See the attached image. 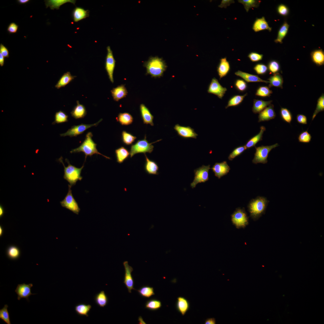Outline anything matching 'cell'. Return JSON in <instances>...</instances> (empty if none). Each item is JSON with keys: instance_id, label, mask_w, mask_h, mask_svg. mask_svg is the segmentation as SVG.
<instances>
[{"instance_id": "6da1fadb", "label": "cell", "mask_w": 324, "mask_h": 324, "mask_svg": "<svg viewBox=\"0 0 324 324\" xmlns=\"http://www.w3.org/2000/svg\"><path fill=\"white\" fill-rule=\"evenodd\" d=\"M93 136L91 132L87 133L85 139L81 145L78 148L72 149L70 151V153L83 152L85 156V161L88 156L91 157L94 154H100L107 159H110V157L103 155L98 151L96 147L97 144L92 139Z\"/></svg>"}, {"instance_id": "7a4b0ae2", "label": "cell", "mask_w": 324, "mask_h": 324, "mask_svg": "<svg viewBox=\"0 0 324 324\" xmlns=\"http://www.w3.org/2000/svg\"><path fill=\"white\" fill-rule=\"evenodd\" d=\"M58 160L61 163L64 167V175L63 178L69 183V185L72 187L76 184L78 181H81L82 178L81 174L82 170L84 167V164L80 168H79L71 164L69 160L66 158L65 161L68 165L65 166L63 160V158L61 156Z\"/></svg>"}, {"instance_id": "3957f363", "label": "cell", "mask_w": 324, "mask_h": 324, "mask_svg": "<svg viewBox=\"0 0 324 324\" xmlns=\"http://www.w3.org/2000/svg\"><path fill=\"white\" fill-rule=\"evenodd\" d=\"M147 73L152 77H160L166 70L167 66L165 62L158 57H151L144 63Z\"/></svg>"}, {"instance_id": "277c9868", "label": "cell", "mask_w": 324, "mask_h": 324, "mask_svg": "<svg viewBox=\"0 0 324 324\" xmlns=\"http://www.w3.org/2000/svg\"><path fill=\"white\" fill-rule=\"evenodd\" d=\"M269 201L263 196H258L252 199L248 206V210L251 218L258 219L264 213Z\"/></svg>"}, {"instance_id": "5b68a950", "label": "cell", "mask_w": 324, "mask_h": 324, "mask_svg": "<svg viewBox=\"0 0 324 324\" xmlns=\"http://www.w3.org/2000/svg\"><path fill=\"white\" fill-rule=\"evenodd\" d=\"M161 140L150 143L146 139L145 135L144 139L138 140L135 143L131 146L130 151V158H131L135 154L138 153H151L154 148L152 144Z\"/></svg>"}, {"instance_id": "8992f818", "label": "cell", "mask_w": 324, "mask_h": 324, "mask_svg": "<svg viewBox=\"0 0 324 324\" xmlns=\"http://www.w3.org/2000/svg\"><path fill=\"white\" fill-rule=\"evenodd\" d=\"M277 143L269 146H262L256 147L255 146L256 152L252 160V163L254 164L262 163L265 164L267 163V158L268 154L273 149L278 146Z\"/></svg>"}, {"instance_id": "52a82bcc", "label": "cell", "mask_w": 324, "mask_h": 324, "mask_svg": "<svg viewBox=\"0 0 324 324\" xmlns=\"http://www.w3.org/2000/svg\"><path fill=\"white\" fill-rule=\"evenodd\" d=\"M71 186L68 184V190L64 199L60 201L61 206L70 210L73 213L78 214L80 211L78 204L73 197L71 189Z\"/></svg>"}, {"instance_id": "ba28073f", "label": "cell", "mask_w": 324, "mask_h": 324, "mask_svg": "<svg viewBox=\"0 0 324 324\" xmlns=\"http://www.w3.org/2000/svg\"><path fill=\"white\" fill-rule=\"evenodd\" d=\"M210 169V165L208 166L203 165L194 170V179L190 184L192 188H195L198 183H204L208 180V172Z\"/></svg>"}, {"instance_id": "9c48e42d", "label": "cell", "mask_w": 324, "mask_h": 324, "mask_svg": "<svg viewBox=\"0 0 324 324\" xmlns=\"http://www.w3.org/2000/svg\"><path fill=\"white\" fill-rule=\"evenodd\" d=\"M102 120L100 119L96 123L92 124H81L77 125H74L69 129L66 132L60 134L61 136H69L70 137H76L83 133L88 128L93 126H97Z\"/></svg>"}, {"instance_id": "30bf717a", "label": "cell", "mask_w": 324, "mask_h": 324, "mask_svg": "<svg viewBox=\"0 0 324 324\" xmlns=\"http://www.w3.org/2000/svg\"><path fill=\"white\" fill-rule=\"evenodd\" d=\"M248 217L243 208H238L231 215L233 224L237 228L243 227L248 224Z\"/></svg>"}, {"instance_id": "8fae6325", "label": "cell", "mask_w": 324, "mask_h": 324, "mask_svg": "<svg viewBox=\"0 0 324 324\" xmlns=\"http://www.w3.org/2000/svg\"><path fill=\"white\" fill-rule=\"evenodd\" d=\"M106 49L107 53L106 58L105 68L110 81L113 83V74L115 67L116 61L110 46H107Z\"/></svg>"}, {"instance_id": "7c38bea8", "label": "cell", "mask_w": 324, "mask_h": 324, "mask_svg": "<svg viewBox=\"0 0 324 324\" xmlns=\"http://www.w3.org/2000/svg\"><path fill=\"white\" fill-rule=\"evenodd\" d=\"M227 90L225 87H223L218 80L215 78L212 79L208 87L207 92L209 93L213 94L219 98L222 99Z\"/></svg>"}, {"instance_id": "4fadbf2b", "label": "cell", "mask_w": 324, "mask_h": 324, "mask_svg": "<svg viewBox=\"0 0 324 324\" xmlns=\"http://www.w3.org/2000/svg\"><path fill=\"white\" fill-rule=\"evenodd\" d=\"M123 264L125 271L123 283L127 288L128 292L131 293L132 290H135L134 288V281L131 274L133 269L129 265L127 261H124Z\"/></svg>"}, {"instance_id": "5bb4252c", "label": "cell", "mask_w": 324, "mask_h": 324, "mask_svg": "<svg viewBox=\"0 0 324 324\" xmlns=\"http://www.w3.org/2000/svg\"><path fill=\"white\" fill-rule=\"evenodd\" d=\"M33 286V284L32 283L18 284L15 291L18 296L17 299L20 300L22 298H25L29 301L28 297L31 295L36 294L31 292V288Z\"/></svg>"}, {"instance_id": "9a60e30c", "label": "cell", "mask_w": 324, "mask_h": 324, "mask_svg": "<svg viewBox=\"0 0 324 324\" xmlns=\"http://www.w3.org/2000/svg\"><path fill=\"white\" fill-rule=\"evenodd\" d=\"M174 128L178 135L183 138L196 139L198 135L194 129L190 126H182L177 124L175 125Z\"/></svg>"}, {"instance_id": "2e32d148", "label": "cell", "mask_w": 324, "mask_h": 324, "mask_svg": "<svg viewBox=\"0 0 324 324\" xmlns=\"http://www.w3.org/2000/svg\"><path fill=\"white\" fill-rule=\"evenodd\" d=\"M215 176L220 179L227 174L230 170V167L226 161L221 163H216L211 168Z\"/></svg>"}, {"instance_id": "e0dca14e", "label": "cell", "mask_w": 324, "mask_h": 324, "mask_svg": "<svg viewBox=\"0 0 324 324\" xmlns=\"http://www.w3.org/2000/svg\"><path fill=\"white\" fill-rule=\"evenodd\" d=\"M276 116L274 105L271 104L259 113L258 122L269 121Z\"/></svg>"}, {"instance_id": "ac0fdd59", "label": "cell", "mask_w": 324, "mask_h": 324, "mask_svg": "<svg viewBox=\"0 0 324 324\" xmlns=\"http://www.w3.org/2000/svg\"><path fill=\"white\" fill-rule=\"evenodd\" d=\"M235 74L242 78L246 82H263L266 83H269L268 81L261 79L258 76L251 74L248 73L238 70L235 73Z\"/></svg>"}, {"instance_id": "d6986e66", "label": "cell", "mask_w": 324, "mask_h": 324, "mask_svg": "<svg viewBox=\"0 0 324 324\" xmlns=\"http://www.w3.org/2000/svg\"><path fill=\"white\" fill-rule=\"evenodd\" d=\"M252 28L256 32L266 30L270 32L272 30V28L269 26L264 16L256 19L253 25Z\"/></svg>"}, {"instance_id": "ffe728a7", "label": "cell", "mask_w": 324, "mask_h": 324, "mask_svg": "<svg viewBox=\"0 0 324 324\" xmlns=\"http://www.w3.org/2000/svg\"><path fill=\"white\" fill-rule=\"evenodd\" d=\"M145 162L144 168L146 172L149 175H158L159 167L154 161L150 159L145 154Z\"/></svg>"}, {"instance_id": "44dd1931", "label": "cell", "mask_w": 324, "mask_h": 324, "mask_svg": "<svg viewBox=\"0 0 324 324\" xmlns=\"http://www.w3.org/2000/svg\"><path fill=\"white\" fill-rule=\"evenodd\" d=\"M140 110L143 123L147 124H149L152 126H153L154 116L151 113L148 108L144 104H141L140 106Z\"/></svg>"}, {"instance_id": "7402d4cb", "label": "cell", "mask_w": 324, "mask_h": 324, "mask_svg": "<svg viewBox=\"0 0 324 324\" xmlns=\"http://www.w3.org/2000/svg\"><path fill=\"white\" fill-rule=\"evenodd\" d=\"M230 70V65L226 57L221 58L217 67V71L220 79L226 76Z\"/></svg>"}, {"instance_id": "603a6c76", "label": "cell", "mask_w": 324, "mask_h": 324, "mask_svg": "<svg viewBox=\"0 0 324 324\" xmlns=\"http://www.w3.org/2000/svg\"><path fill=\"white\" fill-rule=\"evenodd\" d=\"M89 11L86 10L81 7H76L72 12V17L73 21L77 22L89 16Z\"/></svg>"}, {"instance_id": "cb8c5ba5", "label": "cell", "mask_w": 324, "mask_h": 324, "mask_svg": "<svg viewBox=\"0 0 324 324\" xmlns=\"http://www.w3.org/2000/svg\"><path fill=\"white\" fill-rule=\"evenodd\" d=\"M114 100L116 101L126 97L127 90L124 85H121L113 88L111 91Z\"/></svg>"}, {"instance_id": "d4e9b609", "label": "cell", "mask_w": 324, "mask_h": 324, "mask_svg": "<svg viewBox=\"0 0 324 324\" xmlns=\"http://www.w3.org/2000/svg\"><path fill=\"white\" fill-rule=\"evenodd\" d=\"M77 104L70 112L72 117L76 119L83 118L86 115L87 111L85 106L76 101Z\"/></svg>"}, {"instance_id": "484cf974", "label": "cell", "mask_w": 324, "mask_h": 324, "mask_svg": "<svg viewBox=\"0 0 324 324\" xmlns=\"http://www.w3.org/2000/svg\"><path fill=\"white\" fill-rule=\"evenodd\" d=\"M268 80L269 82L268 86L269 88L275 87L283 88V78L279 73L273 74L268 79Z\"/></svg>"}, {"instance_id": "4316f807", "label": "cell", "mask_w": 324, "mask_h": 324, "mask_svg": "<svg viewBox=\"0 0 324 324\" xmlns=\"http://www.w3.org/2000/svg\"><path fill=\"white\" fill-rule=\"evenodd\" d=\"M312 62L318 66L324 64V52L322 49L314 50L310 53Z\"/></svg>"}, {"instance_id": "83f0119b", "label": "cell", "mask_w": 324, "mask_h": 324, "mask_svg": "<svg viewBox=\"0 0 324 324\" xmlns=\"http://www.w3.org/2000/svg\"><path fill=\"white\" fill-rule=\"evenodd\" d=\"M115 153L116 161L119 164L123 163L130 155V153L128 150L123 146L116 149Z\"/></svg>"}, {"instance_id": "f1b7e54d", "label": "cell", "mask_w": 324, "mask_h": 324, "mask_svg": "<svg viewBox=\"0 0 324 324\" xmlns=\"http://www.w3.org/2000/svg\"><path fill=\"white\" fill-rule=\"evenodd\" d=\"M272 102V100L266 101L262 100L254 99L252 108L253 112L255 114L259 113L271 104Z\"/></svg>"}, {"instance_id": "f546056e", "label": "cell", "mask_w": 324, "mask_h": 324, "mask_svg": "<svg viewBox=\"0 0 324 324\" xmlns=\"http://www.w3.org/2000/svg\"><path fill=\"white\" fill-rule=\"evenodd\" d=\"M266 130V128L265 127L261 126L259 133L250 138L244 145L246 149H249L255 146L259 142L262 140L263 134Z\"/></svg>"}, {"instance_id": "4dcf8cb0", "label": "cell", "mask_w": 324, "mask_h": 324, "mask_svg": "<svg viewBox=\"0 0 324 324\" xmlns=\"http://www.w3.org/2000/svg\"><path fill=\"white\" fill-rule=\"evenodd\" d=\"M76 77V76L72 75L70 72H67L62 76L55 85V87L57 89L64 87Z\"/></svg>"}, {"instance_id": "1f68e13d", "label": "cell", "mask_w": 324, "mask_h": 324, "mask_svg": "<svg viewBox=\"0 0 324 324\" xmlns=\"http://www.w3.org/2000/svg\"><path fill=\"white\" fill-rule=\"evenodd\" d=\"M176 307L178 310L183 316L189 309V304L188 300L185 298L179 297L177 298Z\"/></svg>"}, {"instance_id": "d6a6232c", "label": "cell", "mask_w": 324, "mask_h": 324, "mask_svg": "<svg viewBox=\"0 0 324 324\" xmlns=\"http://www.w3.org/2000/svg\"><path fill=\"white\" fill-rule=\"evenodd\" d=\"M45 1L46 8H47L49 7L52 10L55 9H58L60 6L67 2L75 4L76 2V0H49Z\"/></svg>"}, {"instance_id": "836d02e7", "label": "cell", "mask_w": 324, "mask_h": 324, "mask_svg": "<svg viewBox=\"0 0 324 324\" xmlns=\"http://www.w3.org/2000/svg\"><path fill=\"white\" fill-rule=\"evenodd\" d=\"M92 307V306L90 304L80 303L75 306L74 310L78 315L88 317V314Z\"/></svg>"}, {"instance_id": "e575fe53", "label": "cell", "mask_w": 324, "mask_h": 324, "mask_svg": "<svg viewBox=\"0 0 324 324\" xmlns=\"http://www.w3.org/2000/svg\"><path fill=\"white\" fill-rule=\"evenodd\" d=\"M117 121L122 125H128L132 124L133 122V118L132 115L128 112L120 113L116 118Z\"/></svg>"}, {"instance_id": "d590c367", "label": "cell", "mask_w": 324, "mask_h": 324, "mask_svg": "<svg viewBox=\"0 0 324 324\" xmlns=\"http://www.w3.org/2000/svg\"><path fill=\"white\" fill-rule=\"evenodd\" d=\"M94 300L95 304L100 307H104L108 302V297L103 290L96 294Z\"/></svg>"}, {"instance_id": "8d00e7d4", "label": "cell", "mask_w": 324, "mask_h": 324, "mask_svg": "<svg viewBox=\"0 0 324 324\" xmlns=\"http://www.w3.org/2000/svg\"><path fill=\"white\" fill-rule=\"evenodd\" d=\"M289 25L285 21L279 28L277 38L274 40L276 43L282 44L283 40L287 34Z\"/></svg>"}, {"instance_id": "74e56055", "label": "cell", "mask_w": 324, "mask_h": 324, "mask_svg": "<svg viewBox=\"0 0 324 324\" xmlns=\"http://www.w3.org/2000/svg\"><path fill=\"white\" fill-rule=\"evenodd\" d=\"M247 93L243 95H235L232 97L229 100L227 104L225 107L227 109L230 106H235L239 105L243 100Z\"/></svg>"}, {"instance_id": "f35d334b", "label": "cell", "mask_w": 324, "mask_h": 324, "mask_svg": "<svg viewBox=\"0 0 324 324\" xmlns=\"http://www.w3.org/2000/svg\"><path fill=\"white\" fill-rule=\"evenodd\" d=\"M238 1L243 5L247 12L252 8L258 7L261 2V1L257 0H239Z\"/></svg>"}, {"instance_id": "ab89813d", "label": "cell", "mask_w": 324, "mask_h": 324, "mask_svg": "<svg viewBox=\"0 0 324 324\" xmlns=\"http://www.w3.org/2000/svg\"><path fill=\"white\" fill-rule=\"evenodd\" d=\"M20 250L16 246H10L7 250V256L10 260H16L20 257Z\"/></svg>"}, {"instance_id": "60d3db41", "label": "cell", "mask_w": 324, "mask_h": 324, "mask_svg": "<svg viewBox=\"0 0 324 324\" xmlns=\"http://www.w3.org/2000/svg\"><path fill=\"white\" fill-rule=\"evenodd\" d=\"M121 137L123 143L126 145L132 144L137 138L136 136L125 130L122 132Z\"/></svg>"}, {"instance_id": "b9f144b4", "label": "cell", "mask_w": 324, "mask_h": 324, "mask_svg": "<svg viewBox=\"0 0 324 324\" xmlns=\"http://www.w3.org/2000/svg\"><path fill=\"white\" fill-rule=\"evenodd\" d=\"M137 291L141 296L145 298H149L154 295L153 288L149 286H143Z\"/></svg>"}, {"instance_id": "7bdbcfd3", "label": "cell", "mask_w": 324, "mask_h": 324, "mask_svg": "<svg viewBox=\"0 0 324 324\" xmlns=\"http://www.w3.org/2000/svg\"><path fill=\"white\" fill-rule=\"evenodd\" d=\"M162 306L160 301L156 299H151L146 303L145 307L151 310H156L160 308Z\"/></svg>"}, {"instance_id": "ee69618b", "label": "cell", "mask_w": 324, "mask_h": 324, "mask_svg": "<svg viewBox=\"0 0 324 324\" xmlns=\"http://www.w3.org/2000/svg\"><path fill=\"white\" fill-rule=\"evenodd\" d=\"M68 116L64 111L60 110L56 112L55 115V121L52 124H60L68 121Z\"/></svg>"}, {"instance_id": "f6af8a7d", "label": "cell", "mask_w": 324, "mask_h": 324, "mask_svg": "<svg viewBox=\"0 0 324 324\" xmlns=\"http://www.w3.org/2000/svg\"><path fill=\"white\" fill-rule=\"evenodd\" d=\"M273 93L268 86H260L256 89L255 95L262 97H269Z\"/></svg>"}, {"instance_id": "bcb514c9", "label": "cell", "mask_w": 324, "mask_h": 324, "mask_svg": "<svg viewBox=\"0 0 324 324\" xmlns=\"http://www.w3.org/2000/svg\"><path fill=\"white\" fill-rule=\"evenodd\" d=\"M280 116L284 122L290 124L292 119V116L290 111L287 108L281 107L280 110Z\"/></svg>"}, {"instance_id": "7dc6e473", "label": "cell", "mask_w": 324, "mask_h": 324, "mask_svg": "<svg viewBox=\"0 0 324 324\" xmlns=\"http://www.w3.org/2000/svg\"><path fill=\"white\" fill-rule=\"evenodd\" d=\"M324 110V94H322L317 100L316 108L313 114L312 120H313L319 112Z\"/></svg>"}, {"instance_id": "c3c4849f", "label": "cell", "mask_w": 324, "mask_h": 324, "mask_svg": "<svg viewBox=\"0 0 324 324\" xmlns=\"http://www.w3.org/2000/svg\"><path fill=\"white\" fill-rule=\"evenodd\" d=\"M267 67L269 72L273 74L280 71V66L279 62L275 60H272L268 63Z\"/></svg>"}, {"instance_id": "681fc988", "label": "cell", "mask_w": 324, "mask_h": 324, "mask_svg": "<svg viewBox=\"0 0 324 324\" xmlns=\"http://www.w3.org/2000/svg\"><path fill=\"white\" fill-rule=\"evenodd\" d=\"M8 306L5 304L2 308L0 310V319L7 324H11L9 314L8 311Z\"/></svg>"}, {"instance_id": "f907efd6", "label": "cell", "mask_w": 324, "mask_h": 324, "mask_svg": "<svg viewBox=\"0 0 324 324\" xmlns=\"http://www.w3.org/2000/svg\"><path fill=\"white\" fill-rule=\"evenodd\" d=\"M253 69L257 74L261 75L266 74L268 70L267 66L262 63L256 64Z\"/></svg>"}, {"instance_id": "816d5d0a", "label": "cell", "mask_w": 324, "mask_h": 324, "mask_svg": "<svg viewBox=\"0 0 324 324\" xmlns=\"http://www.w3.org/2000/svg\"><path fill=\"white\" fill-rule=\"evenodd\" d=\"M234 86L236 89L240 92H245L248 88L246 82L241 79H236L234 82Z\"/></svg>"}, {"instance_id": "f5cc1de1", "label": "cell", "mask_w": 324, "mask_h": 324, "mask_svg": "<svg viewBox=\"0 0 324 324\" xmlns=\"http://www.w3.org/2000/svg\"><path fill=\"white\" fill-rule=\"evenodd\" d=\"M247 149L245 146H239L234 149L229 154L228 159L232 160L241 154Z\"/></svg>"}, {"instance_id": "db71d44e", "label": "cell", "mask_w": 324, "mask_h": 324, "mask_svg": "<svg viewBox=\"0 0 324 324\" xmlns=\"http://www.w3.org/2000/svg\"><path fill=\"white\" fill-rule=\"evenodd\" d=\"M312 136L308 132V130L301 133L298 136V140L299 142L309 143L311 140Z\"/></svg>"}, {"instance_id": "11a10c76", "label": "cell", "mask_w": 324, "mask_h": 324, "mask_svg": "<svg viewBox=\"0 0 324 324\" xmlns=\"http://www.w3.org/2000/svg\"><path fill=\"white\" fill-rule=\"evenodd\" d=\"M248 57L252 62H256L261 60L263 55L256 52H251L248 54Z\"/></svg>"}, {"instance_id": "9f6ffc18", "label": "cell", "mask_w": 324, "mask_h": 324, "mask_svg": "<svg viewBox=\"0 0 324 324\" xmlns=\"http://www.w3.org/2000/svg\"><path fill=\"white\" fill-rule=\"evenodd\" d=\"M277 10L280 15L283 16H287L289 13V10L288 7L283 4H280L278 6Z\"/></svg>"}, {"instance_id": "6f0895ef", "label": "cell", "mask_w": 324, "mask_h": 324, "mask_svg": "<svg viewBox=\"0 0 324 324\" xmlns=\"http://www.w3.org/2000/svg\"><path fill=\"white\" fill-rule=\"evenodd\" d=\"M18 28V26L16 23L13 22L10 23L8 26L7 31L10 34L16 33Z\"/></svg>"}, {"instance_id": "680465c9", "label": "cell", "mask_w": 324, "mask_h": 324, "mask_svg": "<svg viewBox=\"0 0 324 324\" xmlns=\"http://www.w3.org/2000/svg\"><path fill=\"white\" fill-rule=\"evenodd\" d=\"M296 120L297 122L299 124H307V117L304 115L302 114H298L296 116Z\"/></svg>"}, {"instance_id": "91938a15", "label": "cell", "mask_w": 324, "mask_h": 324, "mask_svg": "<svg viewBox=\"0 0 324 324\" xmlns=\"http://www.w3.org/2000/svg\"><path fill=\"white\" fill-rule=\"evenodd\" d=\"M0 52L2 54L4 58L9 57V51L7 48L2 44L0 45Z\"/></svg>"}, {"instance_id": "94428289", "label": "cell", "mask_w": 324, "mask_h": 324, "mask_svg": "<svg viewBox=\"0 0 324 324\" xmlns=\"http://www.w3.org/2000/svg\"><path fill=\"white\" fill-rule=\"evenodd\" d=\"M234 2V1L233 0H222L218 7L220 8H226L227 7Z\"/></svg>"}, {"instance_id": "6125c7cd", "label": "cell", "mask_w": 324, "mask_h": 324, "mask_svg": "<svg viewBox=\"0 0 324 324\" xmlns=\"http://www.w3.org/2000/svg\"><path fill=\"white\" fill-rule=\"evenodd\" d=\"M216 320L214 318H209L207 319L205 321V324H215Z\"/></svg>"}, {"instance_id": "be15d7a7", "label": "cell", "mask_w": 324, "mask_h": 324, "mask_svg": "<svg viewBox=\"0 0 324 324\" xmlns=\"http://www.w3.org/2000/svg\"><path fill=\"white\" fill-rule=\"evenodd\" d=\"M4 57L2 54L0 52V65L1 66H3L4 64Z\"/></svg>"}, {"instance_id": "e7e4bbea", "label": "cell", "mask_w": 324, "mask_h": 324, "mask_svg": "<svg viewBox=\"0 0 324 324\" xmlns=\"http://www.w3.org/2000/svg\"><path fill=\"white\" fill-rule=\"evenodd\" d=\"M4 210L3 207L2 205L0 206V218L2 217L4 215Z\"/></svg>"}, {"instance_id": "03108f58", "label": "cell", "mask_w": 324, "mask_h": 324, "mask_svg": "<svg viewBox=\"0 0 324 324\" xmlns=\"http://www.w3.org/2000/svg\"><path fill=\"white\" fill-rule=\"evenodd\" d=\"M18 2L21 4H25L27 3L29 1V0H18L17 1Z\"/></svg>"}, {"instance_id": "003e7915", "label": "cell", "mask_w": 324, "mask_h": 324, "mask_svg": "<svg viewBox=\"0 0 324 324\" xmlns=\"http://www.w3.org/2000/svg\"><path fill=\"white\" fill-rule=\"evenodd\" d=\"M3 233V229L2 227L0 226V236H1Z\"/></svg>"}]
</instances>
